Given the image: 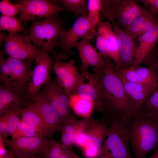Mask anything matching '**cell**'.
<instances>
[{
    "instance_id": "cell-36",
    "label": "cell",
    "mask_w": 158,
    "mask_h": 158,
    "mask_svg": "<svg viewBox=\"0 0 158 158\" xmlns=\"http://www.w3.org/2000/svg\"><path fill=\"white\" fill-rule=\"evenodd\" d=\"M0 81L1 84L8 85L10 78V70L6 59L0 56Z\"/></svg>"
},
{
    "instance_id": "cell-40",
    "label": "cell",
    "mask_w": 158,
    "mask_h": 158,
    "mask_svg": "<svg viewBox=\"0 0 158 158\" xmlns=\"http://www.w3.org/2000/svg\"><path fill=\"white\" fill-rule=\"evenodd\" d=\"M87 9L88 11H96L101 12L102 9V0H87Z\"/></svg>"
},
{
    "instance_id": "cell-41",
    "label": "cell",
    "mask_w": 158,
    "mask_h": 158,
    "mask_svg": "<svg viewBox=\"0 0 158 158\" xmlns=\"http://www.w3.org/2000/svg\"><path fill=\"white\" fill-rule=\"evenodd\" d=\"M4 139L0 135V157L6 155L8 152L4 146Z\"/></svg>"
},
{
    "instance_id": "cell-20",
    "label": "cell",
    "mask_w": 158,
    "mask_h": 158,
    "mask_svg": "<svg viewBox=\"0 0 158 158\" xmlns=\"http://www.w3.org/2000/svg\"><path fill=\"white\" fill-rule=\"evenodd\" d=\"M21 92L11 86L1 84L0 86V115L25 107L28 103Z\"/></svg>"
},
{
    "instance_id": "cell-34",
    "label": "cell",
    "mask_w": 158,
    "mask_h": 158,
    "mask_svg": "<svg viewBox=\"0 0 158 158\" xmlns=\"http://www.w3.org/2000/svg\"><path fill=\"white\" fill-rule=\"evenodd\" d=\"M21 10V6L19 4H13L8 0H3L0 2V11L3 15L15 17Z\"/></svg>"
},
{
    "instance_id": "cell-39",
    "label": "cell",
    "mask_w": 158,
    "mask_h": 158,
    "mask_svg": "<svg viewBox=\"0 0 158 158\" xmlns=\"http://www.w3.org/2000/svg\"><path fill=\"white\" fill-rule=\"evenodd\" d=\"M8 131V125L6 118L4 115L0 117V135L4 140L9 135Z\"/></svg>"
},
{
    "instance_id": "cell-43",
    "label": "cell",
    "mask_w": 158,
    "mask_h": 158,
    "mask_svg": "<svg viewBox=\"0 0 158 158\" xmlns=\"http://www.w3.org/2000/svg\"><path fill=\"white\" fill-rule=\"evenodd\" d=\"M0 158H17L13 151L11 150L8 152L7 154L5 156L0 157Z\"/></svg>"
},
{
    "instance_id": "cell-17",
    "label": "cell",
    "mask_w": 158,
    "mask_h": 158,
    "mask_svg": "<svg viewBox=\"0 0 158 158\" xmlns=\"http://www.w3.org/2000/svg\"><path fill=\"white\" fill-rule=\"evenodd\" d=\"M81 74L82 78L74 94L93 102L97 111L101 112L100 81L97 73L88 71Z\"/></svg>"
},
{
    "instance_id": "cell-37",
    "label": "cell",
    "mask_w": 158,
    "mask_h": 158,
    "mask_svg": "<svg viewBox=\"0 0 158 158\" xmlns=\"http://www.w3.org/2000/svg\"><path fill=\"white\" fill-rule=\"evenodd\" d=\"M158 20V15L150 12L149 15L145 21L139 32L138 37L142 34L151 30L154 26Z\"/></svg>"
},
{
    "instance_id": "cell-47",
    "label": "cell",
    "mask_w": 158,
    "mask_h": 158,
    "mask_svg": "<svg viewBox=\"0 0 158 158\" xmlns=\"http://www.w3.org/2000/svg\"><path fill=\"white\" fill-rule=\"evenodd\" d=\"M157 70L158 71V67H157Z\"/></svg>"
},
{
    "instance_id": "cell-32",
    "label": "cell",
    "mask_w": 158,
    "mask_h": 158,
    "mask_svg": "<svg viewBox=\"0 0 158 158\" xmlns=\"http://www.w3.org/2000/svg\"><path fill=\"white\" fill-rule=\"evenodd\" d=\"M40 135L32 127L21 120L14 132L11 135L12 139Z\"/></svg>"
},
{
    "instance_id": "cell-6",
    "label": "cell",
    "mask_w": 158,
    "mask_h": 158,
    "mask_svg": "<svg viewBox=\"0 0 158 158\" xmlns=\"http://www.w3.org/2000/svg\"><path fill=\"white\" fill-rule=\"evenodd\" d=\"M35 64L29 77L27 89V96L31 102L40 90L51 81L50 73L53 58L48 52L39 48L35 57Z\"/></svg>"
},
{
    "instance_id": "cell-9",
    "label": "cell",
    "mask_w": 158,
    "mask_h": 158,
    "mask_svg": "<svg viewBox=\"0 0 158 158\" xmlns=\"http://www.w3.org/2000/svg\"><path fill=\"white\" fill-rule=\"evenodd\" d=\"M4 41L5 47L0 56L6 54L13 58L32 61L39 49L31 43L28 36L24 34L9 33Z\"/></svg>"
},
{
    "instance_id": "cell-18",
    "label": "cell",
    "mask_w": 158,
    "mask_h": 158,
    "mask_svg": "<svg viewBox=\"0 0 158 158\" xmlns=\"http://www.w3.org/2000/svg\"><path fill=\"white\" fill-rule=\"evenodd\" d=\"M42 118L47 129V137L52 138L56 132L61 129L63 124L48 102L37 94L31 102Z\"/></svg>"
},
{
    "instance_id": "cell-3",
    "label": "cell",
    "mask_w": 158,
    "mask_h": 158,
    "mask_svg": "<svg viewBox=\"0 0 158 158\" xmlns=\"http://www.w3.org/2000/svg\"><path fill=\"white\" fill-rule=\"evenodd\" d=\"M65 30L64 18L56 13L43 20L33 22L28 36L34 45L40 47L54 56L56 55L55 48L57 47L58 39Z\"/></svg>"
},
{
    "instance_id": "cell-7",
    "label": "cell",
    "mask_w": 158,
    "mask_h": 158,
    "mask_svg": "<svg viewBox=\"0 0 158 158\" xmlns=\"http://www.w3.org/2000/svg\"><path fill=\"white\" fill-rule=\"evenodd\" d=\"M38 94L50 104L63 124L69 119L76 118L71 110L68 95L56 80H51Z\"/></svg>"
},
{
    "instance_id": "cell-46",
    "label": "cell",
    "mask_w": 158,
    "mask_h": 158,
    "mask_svg": "<svg viewBox=\"0 0 158 158\" xmlns=\"http://www.w3.org/2000/svg\"><path fill=\"white\" fill-rule=\"evenodd\" d=\"M149 158H158V149L156 150L154 154Z\"/></svg>"
},
{
    "instance_id": "cell-35",
    "label": "cell",
    "mask_w": 158,
    "mask_h": 158,
    "mask_svg": "<svg viewBox=\"0 0 158 158\" xmlns=\"http://www.w3.org/2000/svg\"><path fill=\"white\" fill-rule=\"evenodd\" d=\"M96 36V48L102 54L109 56V49L105 37L101 31L98 30Z\"/></svg>"
},
{
    "instance_id": "cell-30",
    "label": "cell",
    "mask_w": 158,
    "mask_h": 158,
    "mask_svg": "<svg viewBox=\"0 0 158 158\" xmlns=\"http://www.w3.org/2000/svg\"><path fill=\"white\" fill-rule=\"evenodd\" d=\"M150 12L146 9L131 24L123 30L129 35L135 41L139 32Z\"/></svg>"
},
{
    "instance_id": "cell-24",
    "label": "cell",
    "mask_w": 158,
    "mask_h": 158,
    "mask_svg": "<svg viewBox=\"0 0 158 158\" xmlns=\"http://www.w3.org/2000/svg\"><path fill=\"white\" fill-rule=\"evenodd\" d=\"M97 26V30L103 34L106 39L110 50V57L115 62V66H119L120 59L118 45L111 24L109 21L101 20Z\"/></svg>"
},
{
    "instance_id": "cell-33",
    "label": "cell",
    "mask_w": 158,
    "mask_h": 158,
    "mask_svg": "<svg viewBox=\"0 0 158 158\" xmlns=\"http://www.w3.org/2000/svg\"><path fill=\"white\" fill-rule=\"evenodd\" d=\"M22 109L14 110L2 115H4L6 118L8 131L9 135H11L17 128L20 120V117Z\"/></svg>"
},
{
    "instance_id": "cell-12",
    "label": "cell",
    "mask_w": 158,
    "mask_h": 158,
    "mask_svg": "<svg viewBox=\"0 0 158 158\" xmlns=\"http://www.w3.org/2000/svg\"><path fill=\"white\" fill-rule=\"evenodd\" d=\"M53 57L52 69L56 75V80L68 96L74 94L82 78L75 65V61L72 60L64 62L56 55Z\"/></svg>"
},
{
    "instance_id": "cell-10",
    "label": "cell",
    "mask_w": 158,
    "mask_h": 158,
    "mask_svg": "<svg viewBox=\"0 0 158 158\" xmlns=\"http://www.w3.org/2000/svg\"><path fill=\"white\" fill-rule=\"evenodd\" d=\"M55 1L20 0L17 4L21 5V14L19 20L23 22L28 20L34 22L44 17L63 11L62 6L58 5Z\"/></svg>"
},
{
    "instance_id": "cell-16",
    "label": "cell",
    "mask_w": 158,
    "mask_h": 158,
    "mask_svg": "<svg viewBox=\"0 0 158 158\" xmlns=\"http://www.w3.org/2000/svg\"><path fill=\"white\" fill-rule=\"evenodd\" d=\"M112 24L113 29L117 40L120 61L118 67L126 68L133 65L138 45L135 41L124 31L114 19L109 20Z\"/></svg>"
},
{
    "instance_id": "cell-22",
    "label": "cell",
    "mask_w": 158,
    "mask_h": 158,
    "mask_svg": "<svg viewBox=\"0 0 158 158\" xmlns=\"http://www.w3.org/2000/svg\"><path fill=\"white\" fill-rule=\"evenodd\" d=\"M118 77L131 104L138 112H140L141 107L147 99L158 90L152 87L128 81Z\"/></svg>"
},
{
    "instance_id": "cell-13",
    "label": "cell",
    "mask_w": 158,
    "mask_h": 158,
    "mask_svg": "<svg viewBox=\"0 0 158 158\" xmlns=\"http://www.w3.org/2000/svg\"><path fill=\"white\" fill-rule=\"evenodd\" d=\"M158 67H146L139 65L126 68L117 67L114 70L118 76L125 80L138 83L158 89Z\"/></svg>"
},
{
    "instance_id": "cell-44",
    "label": "cell",
    "mask_w": 158,
    "mask_h": 158,
    "mask_svg": "<svg viewBox=\"0 0 158 158\" xmlns=\"http://www.w3.org/2000/svg\"><path fill=\"white\" fill-rule=\"evenodd\" d=\"M68 152L70 158H83L78 156L73 151H71L68 150Z\"/></svg>"
},
{
    "instance_id": "cell-1",
    "label": "cell",
    "mask_w": 158,
    "mask_h": 158,
    "mask_svg": "<svg viewBox=\"0 0 158 158\" xmlns=\"http://www.w3.org/2000/svg\"><path fill=\"white\" fill-rule=\"evenodd\" d=\"M104 64L99 69H93L98 75L100 98L104 117L106 120L118 118L128 123L139 112L131 104L123 83L114 69L109 56L103 55Z\"/></svg>"
},
{
    "instance_id": "cell-19",
    "label": "cell",
    "mask_w": 158,
    "mask_h": 158,
    "mask_svg": "<svg viewBox=\"0 0 158 158\" xmlns=\"http://www.w3.org/2000/svg\"><path fill=\"white\" fill-rule=\"evenodd\" d=\"M6 59L10 70V78L8 86L23 92L27 87L31 71L30 65L32 61L10 56Z\"/></svg>"
},
{
    "instance_id": "cell-4",
    "label": "cell",
    "mask_w": 158,
    "mask_h": 158,
    "mask_svg": "<svg viewBox=\"0 0 158 158\" xmlns=\"http://www.w3.org/2000/svg\"><path fill=\"white\" fill-rule=\"evenodd\" d=\"M106 121L109 132L102 145V149L114 158H135L131 154L129 147L128 123L116 118Z\"/></svg>"
},
{
    "instance_id": "cell-38",
    "label": "cell",
    "mask_w": 158,
    "mask_h": 158,
    "mask_svg": "<svg viewBox=\"0 0 158 158\" xmlns=\"http://www.w3.org/2000/svg\"><path fill=\"white\" fill-rule=\"evenodd\" d=\"M151 13L158 15V0L140 1Z\"/></svg>"
},
{
    "instance_id": "cell-11",
    "label": "cell",
    "mask_w": 158,
    "mask_h": 158,
    "mask_svg": "<svg viewBox=\"0 0 158 158\" xmlns=\"http://www.w3.org/2000/svg\"><path fill=\"white\" fill-rule=\"evenodd\" d=\"M46 137L38 135L9 140H4V143L17 158H26L45 153L49 140Z\"/></svg>"
},
{
    "instance_id": "cell-25",
    "label": "cell",
    "mask_w": 158,
    "mask_h": 158,
    "mask_svg": "<svg viewBox=\"0 0 158 158\" xmlns=\"http://www.w3.org/2000/svg\"><path fill=\"white\" fill-rule=\"evenodd\" d=\"M21 120L33 128L41 135L47 137L46 126L40 115L31 102L23 109L20 116Z\"/></svg>"
},
{
    "instance_id": "cell-31",
    "label": "cell",
    "mask_w": 158,
    "mask_h": 158,
    "mask_svg": "<svg viewBox=\"0 0 158 158\" xmlns=\"http://www.w3.org/2000/svg\"><path fill=\"white\" fill-rule=\"evenodd\" d=\"M140 112L158 118V90L144 102L141 107Z\"/></svg>"
},
{
    "instance_id": "cell-45",
    "label": "cell",
    "mask_w": 158,
    "mask_h": 158,
    "mask_svg": "<svg viewBox=\"0 0 158 158\" xmlns=\"http://www.w3.org/2000/svg\"><path fill=\"white\" fill-rule=\"evenodd\" d=\"M26 158H46L44 154L36 155L28 157Z\"/></svg>"
},
{
    "instance_id": "cell-8",
    "label": "cell",
    "mask_w": 158,
    "mask_h": 158,
    "mask_svg": "<svg viewBox=\"0 0 158 158\" xmlns=\"http://www.w3.org/2000/svg\"><path fill=\"white\" fill-rule=\"evenodd\" d=\"M92 30L87 16H80L70 29L62 32L57 46L61 50L58 56L60 59H66L73 55V49L76 47L79 40Z\"/></svg>"
},
{
    "instance_id": "cell-15",
    "label": "cell",
    "mask_w": 158,
    "mask_h": 158,
    "mask_svg": "<svg viewBox=\"0 0 158 158\" xmlns=\"http://www.w3.org/2000/svg\"><path fill=\"white\" fill-rule=\"evenodd\" d=\"M95 30L89 32L79 41L76 48L79 52L82 65L80 70L81 73H85L88 71L90 66L93 67V69L101 68L104 64V59L101 54L99 53L96 48L92 45L91 40L96 34Z\"/></svg>"
},
{
    "instance_id": "cell-29",
    "label": "cell",
    "mask_w": 158,
    "mask_h": 158,
    "mask_svg": "<svg viewBox=\"0 0 158 158\" xmlns=\"http://www.w3.org/2000/svg\"><path fill=\"white\" fill-rule=\"evenodd\" d=\"M20 21L15 17L2 15L0 19V30L8 31L9 33H17L19 32H25V28L21 25Z\"/></svg>"
},
{
    "instance_id": "cell-28",
    "label": "cell",
    "mask_w": 158,
    "mask_h": 158,
    "mask_svg": "<svg viewBox=\"0 0 158 158\" xmlns=\"http://www.w3.org/2000/svg\"><path fill=\"white\" fill-rule=\"evenodd\" d=\"M44 154L46 158H70L68 150L52 138L49 139Z\"/></svg>"
},
{
    "instance_id": "cell-42",
    "label": "cell",
    "mask_w": 158,
    "mask_h": 158,
    "mask_svg": "<svg viewBox=\"0 0 158 158\" xmlns=\"http://www.w3.org/2000/svg\"><path fill=\"white\" fill-rule=\"evenodd\" d=\"M98 158H114L108 152L104 150L102 148Z\"/></svg>"
},
{
    "instance_id": "cell-21",
    "label": "cell",
    "mask_w": 158,
    "mask_h": 158,
    "mask_svg": "<svg viewBox=\"0 0 158 158\" xmlns=\"http://www.w3.org/2000/svg\"><path fill=\"white\" fill-rule=\"evenodd\" d=\"M158 39V20L151 30L137 38L139 44L133 65L143 63L155 52L154 47Z\"/></svg>"
},
{
    "instance_id": "cell-14",
    "label": "cell",
    "mask_w": 158,
    "mask_h": 158,
    "mask_svg": "<svg viewBox=\"0 0 158 158\" xmlns=\"http://www.w3.org/2000/svg\"><path fill=\"white\" fill-rule=\"evenodd\" d=\"M81 131L84 136L83 150L100 149L108 133L107 121L103 117L97 120L91 115Z\"/></svg>"
},
{
    "instance_id": "cell-27",
    "label": "cell",
    "mask_w": 158,
    "mask_h": 158,
    "mask_svg": "<svg viewBox=\"0 0 158 158\" xmlns=\"http://www.w3.org/2000/svg\"><path fill=\"white\" fill-rule=\"evenodd\" d=\"M59 1L65 9L73 13L75 16H87V0H60Z\"/></svg>"
},
{
    "instance_id": "cell-5",
    "label": "cell",
    "mask_w": 158,
    "mask_h": 158,
    "mask_svg": "<svg viewBox=\"0 0 158 158\" xmlns=\"http://www.w3.org/2000/svg\"><path fill=\"white\" fill-rule=\"evenodd\" d=\"M135 0H102L101 12L109 20H115L123 30L145 9Z\"/></svg>"
},
{
    "instance_id": "cell-23",
    "label": "cell",
    "mask_w": 158,
    "mask_h": 158,
    "mask_svg": "<svg viewBox=\"0 0 158 158\" xmlns=\"http://www.w3.org/2000/svg\"><path fill=\"white\" fill-rule=\"evenodd\" d=\"M87 118L79 120L75 118L69 119L62 127L61 144L67 149L73 151L72 148L75 144L77 136L85 124Z\"/></svg>"
},
{
    "instance_id": "cell-26",
    "label": "cell",
    "mask_w": 158,
    "mask_h": 158,
    "mask_svg": "<svg viewBox=\"0 0 158 158\" xmlns=\"http://www.w3.org/2000/svg\"><path fill=\"white\" fill-rule=\"evenodd\" d=\"M69 98L70 107L76 114L84 118L91 115L95 105L93 102L82 98L76 94L71 95Z\"/></svg>"
},
{
    "instance_id": "cell-2",
    "label": "cell",
    "mask_w": 158,
    "mask_h": 158,
    "mask_svg": "<svg viewBox=\"0 0 158 158\" xmlns=\"http://www.w3.org/2000/svg\"><path fill=\"white\" fill-rule=\"evenodd\" d=\"M130 141L137 158L158 149V118L141 112L128 123Z\"/></svg>"
}]
</instances>
